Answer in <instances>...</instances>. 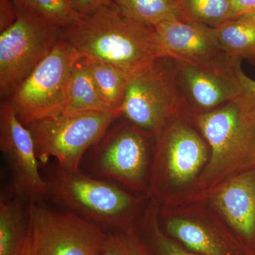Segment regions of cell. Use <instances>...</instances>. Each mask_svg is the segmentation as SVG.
<instances>
[{"mask_svg":"<svg viewBox=\"0 0 255 255\" xmlns=\"http://www.w3.org/2000/svg\"><path fill=\"white\" fill-rule=\"evenodd\" d=\"M181 19L215 27L235 18L230 0H180Z\"/></svg>","mask_w":255,"mask_h":255,"instance_id":"20","label":"cell"},{"mask_svg":"<svg viewBox=\"0 0 255 255\" xmlns=\"http://www.w3.org/2000/svg\"><path fill=\"white\" fill-rule=\"evenodd\" d=\"M194 119L211 147L206 177L219 179L255 168V123L243 115L236 102L194 115Z\"/></svg>","mask_w":255,"mask_h":255,"instance_id":"7","label":"cell"},{"mask_svg":"<svg viewBox=\"0 0 255 255\" xmlns=\"http://www.w3.org/2000/svg\"><path fill=\"white\" fill-rule=\"evenodd\" d=\"M104 255H142L140 245L133 231L108 233Z\"/></svg>","mask_w":255,"mask_h":255,"instance_id":"23","label":"cell"},{"mask_svg":"<svg viewBox=\"0 0 255 255\" xmlns=\"http://www.w3.org/2000/svg\"><path fill=\"white\" fill-rule=\"evenodd\" d=\"M129 17L155 27L160 23L181 18L174 0H111Z\"/></svg>","mask_w":255,"mask_h":255,"instance_id":"19","label":"cell"},{"mask_svg":"<svg viewBox=\"0 0 255 255\" xmlns=\"http://www.w3.org/2000/svg\"><path fill=\"white\" fill-rule=\"evenodd\" d=\"M235 18L244 15L255 14V0H230Z\"/></svg>","mask_w":255,"mask_h":255,"instance_id":"27","label":"cell"},{"mask_svg":"<svg viewBox=\"0 0 255 255\" xmlns=\"http://www.w3.org/2000/svg\"><path fill=\"white\" fill-rule=\"evenodd\" d=\"M63 36L81 58L109 64L130 78L163 58L155 28L129 17L112 1L82 15Z\"/></svg>","mask_w":255,"mask_h":255,"instance_id":"1","label":"cell"},{"mask_svg":"<svg viewBox=\"0 0 255 255\" xmlns=\"http://www.w3.org/2000/svg\"><path fill=\"white\" fill-rule=\"evenodd\" d=\"M21 255H34L33 253V244H32V238L31 230L28 228V233L27 239H26L25 246L23 247V251L21 252Z\"/></svg>","mask_w":255,"mask_h":255,"instance_id":"28","label":"cell"},{"mask_svg":"<svg viewBox=\"0 0 255 255\" xmlns=\"http://www.w3.org/2000/svg\"><path fill=\"white\" fill-rule=\"evenodd\" d=\"M80 53L64 36L14 90L10 103L23 125L65 113L69 86Z\"/></svg>","mask_w":255,"mask_h":255,"instance_id":"4","label":"cell"},{"mask_svg":"<svg viewBox=\"0 0 255 255\" xmlns=\"http://www.w3.org/2000/svg\"><path fill=\"white\" fill-rule=\"evenodd\" d=\"M111 0H71L74 7L82 15L89 14Z\"/></svg>","mask_w":255,"mask_h":255,"instance_id":"26","label":"cell"},{"mask_svg":"<svg viewBox=\"0 0 255 255\" xmlns=\"http://www.w3.org/2000/svg\"><path fill=\"white\" fill-rule=\"evenodd\" d=\"M81 58L104 100L112 110L122 112L126 90L130 77L109 64Z\"/></svg>","mask_w":255,"mask_h":255,"instance_id":"18","label":"cell"},{"mask_svg":"<svg viewBox=\"0 0 255 255\" xmlns=\"http://www.w3.org/2000/svg\"><path fill=\"white\" fill-rule=\"evenodd\" d=\"M142 255H199L189 251L173 238L167 236L155 218H149L142 231L134 230Z\"/></svg>","mask_w":255,"mask_h":255,"instance_id":"21","label":"cell"},{"mask_svg":"<svg viewBox=\"0 0 255 255\" xmlns=\"http://www.w3.org/2000/svg\"><path fill=\"white\" fill-rule=\"evenodd\" d=\"M173 61L181 92L193 115L207 113L233 102L241 92L238 78Z\"/></svg>","mask_w":255,"mask_h":255,"instance_id":"12","label":"cell"},{"mask_svg":"<svg viewBox=\"0 0 255 255\" xmlns=\"http://www.w3.org/2000/svg\"><path fill=\"white\" fill-rule=\"evenodd\" d=\"M34 255H100L108 233L73 211L28 204Z\"/></svg>","mask_w":255,"mask_h":255,"instance_id":"9","label":"cell"},{"mask_svg":"<svg viewBox=\"0 0 255 255\" xmlns=\"http://www.w3.org/2000/svg\"><path fill=\"white\" fill-rule=\"evenodd\" d=\"M155 28L163 58L238 78L242 60L232 58L221 48L213 27L176 18Z\"/></svg>","mask_w":255,"mask_h":255,"instance_id":"10","label":"cell"},{"mask_svg":"<svg viewBox=\"0 0 255 255\" xmlns=\"http://www.w3.org/2000/svg\"><path fill=\"white\" fill-rule=\"evenodd\" d=\"M25 201L1 193L0 199V255H21L27 239L29 213Z\"/></svg>","mask_w":255,"mask_h":255,"instance_id":"15","label":"cell"},{"mask_svg":"<svg viewBox=\"0 0 255 255\" xmlns=\"http://www.w3.org/2000/svg\"><path fill=\"white\" fill-rule=\"evenodd\" d=\"M215 201L235 238L250 254L255 255V168L233 178Z\"/></svg>","mask_w":255,"mask_h":255,"instance_id":"14","label":"cell"},{"mask_svg":"<svg viewBox=\"0 0 255 255\" xmlns=\"http://www.w3.org/2000/svg\"><path fill=\"white\" fill-rule=\"evenodd\" d=\"M12 1L16 20L0 35L1 97L14 92L63 37V29Z\"/></svg>","mask_w":255,"mask_h":255,"instance_id":"6","label":"cell"},{"mask_svg":"<svg viewBox=\"0 0 255 255\" xmlns=\"http://www.w3.org/2000/svg\"><path fill=\"white\" fill-rule=\"evenodd\" d=\"M104 255V254H103V253H102V255Z\"/></svg>","mask_w":255,"mask_h":255,"instance_id":"30","label":"cell"},{"mask_svg":"<svg viewBox=\"0 0 255 255\" xmlns=\"http://www.w3.org/2000/svg\"><path fill=\"white\" fill-rule=\"evenodd\" d=\"M238 80L241 92L233 102L247 119L255 123V80L248 77L243 68L238 72Z\"/></svg>","mask_w":255,"mask_h":255,"instance_id":"24","label":"cell"},{"mask_svg":"<svg viewBox=\"0 0 255 255\" xmlns=\"http://www.w3.org/2000/svg\"><path fill=\"white\" fill-rule=\"evenodd\" d=\"M122 110L128 122L145 134H158L189 112L178 83L173 60L159 58L132 77Z\"/></svg>","mask_w":255,"mask_h":255,"instance_id":"3","label":"cell"},{"mask_svg":"<svg viewBox=\"0 0 255 255\" xmlns=\"http://www.w3.org/2000/svg\"><path fill=\"white\" fill-rule=\"evenodd\" d=\"M16 9L12 0H0V28L4 31L14 22Z\"/></svg>","mask_w":255,"mask_h":255,"instance_id":"25","label":"cell"},{"mask_svg":"<svg viewBox=\"0 0 255 255\" xmlns=\"http://www.w3.org/2000/svg\"><path fill=\"white\" fill-rule=\"evenodd\" d=\"M0 149L9 166L14 195L28 204L42 202L47 196L46 184L34 141L9 102L0 107Z\"/></svg>","mask_w":255,"mask_h":255,"instance_id":"11","label":"cell"},{"mask_svg":"<svg viewBox=\"0 0 255 255\" xmlns=\"http://www.w3.org/2000/svg\"><path fill=\"white\" fill-rule=\"evenodd\" d=\"M174 1H176V3H177V4H179V1H180V0H174Z\"/></svg>","mask_w":255,"mask_h":255,"instance_id":"29","label":"cell"},{"mask_svg":"<svg viewBox=\"0 0 255 255\" xmlns=\"http://www.w3.org/2000/svg\"><path fill=\"white\" fill-rule=\"evenodd\" d=\"M46 21L66 29L78 22L82 15L74 7L71 0H18Z\"/></svg>","mask_w":255,"mask_h":255,"instance_id":"22","label":"cell"},{"mask_svg":"<svg viewBox=\"0 0 255 255\" xmlns=\"http://www.w3.org/2000/svg\"><path fill=\"white\" fill-rule=\"evenodd\" d=\"M181 119L159 132V154H163L169 178L178 184L191 181L207 159L202 137Z\"/></svg>","mask_w":255,"mask_h":255,"instance_id":"13","label":"cell"},{"mask_svg":"<svg viewBox=\"0 0 255 255\" xmlns=\"http://www.w3.org/2000/svg\"><path fill=\"white\" fill-rule=\"evenodd\" d=\"M122 116V112L62 114L26 127L40 163L47 164L53 159L60 168L78 172L87 152Z\"/></svg>","mask_w":255,"mask_h":255,"instance_id":"5","label":"cell"},{"mask_svg":"<svg viewBox=\"0 0 255 255\" xmlns=\"http://www.w3.org/2000/svg\"><path fill=\"white\" fill-rule=\"evenodd\" d=\"M110 112L118 111L112 110L102 98L88 68L80 58L72 73L68 104L63 114Z\"/></svg>","mask_w":255,"mask_h":255,"instance_id":"17","label":"cell"},{"mask_svg":"<svg viewBox=\"0 0 255 255\" xmlns=\"http://www.w3.org/2000/svg\"><path fill=\"white\" fill-rule=\"evenodd\" d=\"M216 41L233 58L255 61V14L228 20L213 27Z\"/></svg>","mask_w":255,"mask_h":255,"instance_id":"16","label":"cell"},{"mask_svg":"<svg viewBox=\"0 0 255 255\" xmlns=\"http://www.w3.org/2000/svg\"><path fill=\"white\" fill-rule=\"evenodd\" d=\"M47 196L110 233H130L139 200L118 184L82 172H70L56 164L43 174Z\"/></svg>","mask_w":255,"mask_h":255,"instance_id":"2","label":"cell"},{"mask_svg":"<svg viewBox=\"0 0 255 255\" xmlns=\"http://www.w3.org/2000/svg\"><path fill=\"white\" fill-rule=\"evenodd\" d=\"M145 134L122 122L110 127L87 152L82 164L87 174L132 189L145 187L148 165Z\"/></svg>","mask_w":255,"mask_h":255,"instance_id":"8","label":"cell"}]
</instances>
